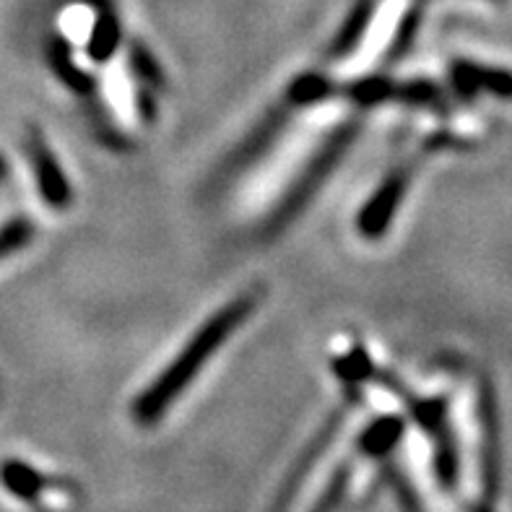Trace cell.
<instances>
[{"label":"cell","mask_w":512,"mask_h":512,"mask_svg":"<svg viewBox=\"0 0 512 512\" xmlns=\"http://www.w3.org/2000/svg\"><path fill=\"white\" fill-rule=\"evenodd\" d=\"M403 435V419L398 416H383L380 422L370 424L367 432L362 435L364 453L370 455H385L396 448L398 440Z\"/></svg>","instance_id":"cell-12"},{"label":"cell","mask_w":512,"mask_h":512,"mask_svg":"<svg viewBox=\"0 0 512 512\" xmlns=\"http://www.w3.org/2000/svg\"><path fill=\"white\" fill-rule=\"evenodd\" d=\"M255 310V297L245 294V297L234 299L227 307H221L214 318L206 320V323L195 331V336L190 338L188 346L177 354V359L169 364L162 375L156 377V383L151 388H146L138 396L136 406H133V414H136L138 424L143 427H151L162 419L164 411L177 401L182 390L188 388L195 380V375L201 372L203 364L214 357L219 346L232 336L247 318L250 312Z\"/></svg>","instance_id":"cell-1"},{"label":"cell","mask_w":512,"mask_h":512,"mask_svg":"<svg viewBox=\"0 0 512 512\" xmlns=\"http://www.w3.org/2000/svg\"><path fill=\"white\" fill-rule=\"evenodd\" d=\"M333 91V84L328 78L318 76V73H307V76L297 78L289 89V99L286 102L299 107V104H312V102H320L325 99L328 94Z\"/></svg>","instance_id":"cell-13"},{"label":"cell","mask_w":512,"mask_h":512,"mask_svg":"<svg viewBox=\"0 0 512 512\" xmlns=\"http://www.w3.org/2000/svg\"><path fill=\"white\" fill-rule=\"evenodd\" d=\"M47 60H50L52 71L58 73L60 81H63L68 89L78 91V94H91V91H94V78L73 63L68 42H63L60 37L52 39L50 47H47Z\"/></svg>","instance_id":"cell-8"},{"label":"cell","mask_w":512,"mask_h":512,"mask_svg":"<svg viewBox=\"0 0 512 512\" xmlns=\"http://www.w3.org/2000/svg\"><path fill=\"white\" fill-rule=\"evenodd\" d=\"M409 180H411V167L393 169V172L383 180V185L372 193L370 201L364 203L362 214H359L357 219V227L364 237H370V240L383 237L388 224L393 221L396 208L401 206L406 188H409Z\"/></svg>","instance_id":"cell-3"},{"label":"cell","mask_w":512,"mask_h":512,"mask_svg":"<svg viewBox=\"0 0 512 512\" xmlns=\"http://www.w3.org/2000/svg\"><path fill=\"white\" fill-rule=\"evenodd\" d=\"M450 78H453L455 91L466 99L479 94V91H489L494 97L512 99V71L455 60L453 68H450Z\"/></svg>","instance_id":"cell-6"},{"label":"cell","mask_w":512,"mask_h":512,"mask_svg":"<svg viewBox=\"0 0 512 512\" xmlns=\"http://www.w3.org/2000/svg\"><path fill=\"white\" fill-rule=\"evenodd\" d=\"M346 481H349V468H341L336 476H333V481L328 484V489L323 492V497H320V502L315 505V510L312 512H333V507L338 505V500H341V494H344L346 489Z\"/></svg>","instance_id":"cell-17"},{"label":"cell","mask_w":512,"mask_h":512,"mask_svg":"<svg viewBox=\"0 0 512 512\" xmlns=\"http://www.w3.org/2000/svg\"><path fill=\"white\" fill-rule=\"evenodd\" d=\"M26 154H29V159H32L34 177H37L42 198L55 208L68 206V203H71V182H68V177L63 175L58 159L52 156L50 146H47V141L39 136L37 130L29 133Z\"/></svg>","instance_id":"cell-4"},{"label":"cell","mask_w":512,"mask_h":512,"mask_svg":"<svg viewBox=\"0 0 512 512\" xmlns=\"http://www.w3.org/2000/svg\"><path fill=\"white\" fill-rule=\"evenodd\" d=\"M289 107H292L289 102L281 104L279 110H273L271 115H268L266 120H263V123H260L258 128H255L253 133L245 138V143L240 146V151H237V154L229 159L227 175H232V172H242L247 164L255 162V159H258V156L263 154V151H266L273 141H276V136H279L281 130H284V125H286V117H289Z\"/></svg>","instance_id":"cell-7"},{"label":"cell","mask_w":512,"mask_h":512,"mask_svg":"<svg viewBox=\"0 0 512 512\" xmlns=\"http://www.w3.org/2000/svg\"><path fill=\"white\" fill-rule=\"evenodd\" d=\"M130 71L136 73L138 81H141L146 89L149 86H154V89H159V86H164V76L162 71H159V65H156L154 55H151L149 50L143 45H130Z\"/></svg>","instance_id":"cell-14"},{"label":"cell","mask_w":512,"mask_h":512,"mask_svg":"<svg viewBox=\"0 0 512 512\" xmlns=\"http://www.w3.org/2000/svg\"><path fill=\"white\" fill-rule=\"evenodd\" d=\"M3 177H6V159L0 156V180H3Z\"/></svg>","instance_id":"cell-18"},{"label":"cell","mask_w":512,"mask_h":512,"mask_svg":"<svg viewBox=\"0 0 512 512\" xmlns=\"http://www.w3.org/2000/svg\"><path fill=\"white\" fill-rule=\"evenodd\" d=\"M479 424H481V461H484V489L492 500L500 487V419L492 385L479 383Z\"/></svg>","instance_id":"cell-5"},{"label":"cell","mask_w":512,"mask_h":512,"mask_svg":"<svg viewBox=\"0 0 512 512\" xmlns=\"http://www.w3.org/2000/svg\"><path fill=\"white\" fill-rule=\"evenodd\" d=\"M32 240V224L24 219L8 221L6 227H0V258L11 255L13 250H19L21 245Z\"/></svg>","instance_id":"cell-15"},{"label":"cell","mask_w":512,"mask_h":512,"mask_svg":"<svg viewBox=\"0 0 512 512\" xmlns=\"http://www.w3.org/2000/svg\"><path fill=\"white\" fill-rule=\"evenodd\" d=\"M372 11H375L372 0H359L357 6H354V11L349 13L346 24L341 26V32H338L336 39H333L331 52H328L331 58H346L349 52L357 50L364 32H367V26H370Z\"/></svg>","instance_id":"cell-9"},{"label":"cell","mask_w":512,"mask_h":512,"mask_svg":"<svg viewBox=\"0 0 512 512\" xmlns=\"http://www.w3.org/2000/svg\"><path fill=\"white\" fill-rule=\"evenodd\" d=\"M419 21H422V13L419 11L406 13L403 24L398 26L396 39H393V47H390V58H396V55H403V52L409 50L411 42H414V37H416V32H419Z\"/></svg>","instance_id":"cell-16"},{"label":"cell","mask_w":512,"mask_h":512,"mask_svg":"<svg viewBox=\"0 0 512 512\" xmlns=\"http://www.w3.org/2000/svg\"><path fill=\"white\" fill-rule=\"evenodd\" d=\"M117 45H120V24H117V16L110 11V8H99L97 13V24L91 29L89 37V58L94 63H104L115 55Z\"/></svg>","instance_id":"cell-10"},{"label":"cell","mask_w":512,"mask_h":512,"mask_svg":"<svg viewBox=\"0 0 512 512\" xmlns=\"http://www.w3.org/2000/svg\"><path fill=\"white\" fill-rule=\"evenodd\" d=\"M359 136V123H344L338 125L336 130H333L331 136H328V141L320 146V151L310 159V164L305 167V172L294 180V185L289 190H286V195L279 201V206H276V211L271 214V219H268L266 224V234L271 237V234H279L281 229L289 224V221L294 219V216L302 211V208L310 203V198L315 193H318V188L323 185L325 180H328V175L333 172V167H336L341 159H344V154L349 151L351 141Z\"/></svg>","instance_id":"cell-2"},{"label":"cell","mask_w":512,"mask_h":512,"mask_svg":"<svg viewBox=\"0 0 512 512\" xmlns=\"http://www.w3.org/2000/svg\"><path fill=\"white\" fill-rule=\"evenodd\" d=\"M0 481H3V487L11 494H16L19 500H37L39 492L45 489V476L21 461L3 463V466H0Z\"/></svg>","instance_id":"cell-11"}]
</instances>
